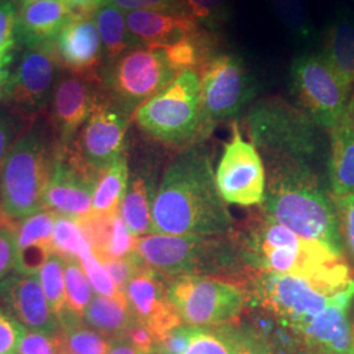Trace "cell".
Instances as JSON below:
<instances>
[{"instance_id":"cell-1","label":"cell","mask_w":354,"mask_h":354,"mask_svg":"<svg viewBox=\"0 0 354 354\" xmlns=\"http://www.w3.org/2000/svg\"><path fill=\"white\" fill-rule=\"evenodd\" d=\"M234 219L203 145L185 149L165 168L152 205L151 234L228 235Z\"/></svg>"},{"instance_id":"cell-2","label":"cell","mask_w":354,"mask_h":354,"mask_svg":"<svg viewBox=\"0 0 354 354\" xmlns=\"http://www.w3.org/2000/svg\"><path fill=\"white\" fill-rule=\"evenodd\" d=\"M266 200L261 212L301 238L344 256L339 215L314 165L294 159L264 160Z\"/></svg>"},{"instance_id":"cell-3","label":"cell","mask_w":354,"mask_h":354,"mask_svg":"<svg viewBox=\"0 0 354 354\" xmlns=\"http://www.w3.org/2000/svg\"><path fill=\"white\" fill-rule=\"evenodd\" d=\"M136 252L146 266L167 277L201 276L247 286L253 270L247 266L238 235H163L138 238Z\"/></svg>"},{"instance_id":"cell-4","label":"cell","mask_w":354,"mask_h":354,"mask_svg":"<svg viewBox=\"0 0 354 354\" xmlns=\"http://www.w3.org/2000/svg\"><path fill=\"white\" fill-rule=\"evenodd\" d=\"M238 236L245 263L253 272L313 279L351 276L345 257L301 238L264 212L253 216L247 231Z\"/></svg>"},{"instance_id":"cell-5","label":"cell","mask_w":354,"mask_h":354,"mask_svg":"<svg viewBox=\"0 0 354 354\" xmlns=\"http://www.w3.org/2000/svg\"><path fill=\"white\" fill-rule=\"evenodd\" d=\"M354 283L352 276L313 279L253 272L245 290L253 304L295 335L322 314L342 291Z\"/></svg>"},{"instance_id":"cell-6","label":"cell","mask_w":354,"mask_h":354,"mask_svg":"<svg viewBox=\"0 0 354 354\" xmlns=\"http://www.w3.org/2000/svg\"><path fill=\"white\" fill-rule=\"evenodd\" d=\"M54 159L46 130L33 122L15 143L0 174V213L13 227L44 209Z\"/></svg>"},{"instance_id":"cell-7","label":"cell","mask_w":354,"mask_h":354,"mask_svg":"<svg viewBox=\"0 0 354 354\" xmlns=\"http://www.w3.org/2000/svg\"><path fill=\"white\" fill-rule=\"evenodd\" d=\"M140 130L160 143L176 149L203 145L212 131L201 109V80L194 70L181 71L158 95L134 112Z\"/></svg>"},{"instance_id":"cell-8","label":"cell","mask_w":354,"mask_h":354,"mask_svg":"<svg viewBox=\"0 0 354 354\" xmlns=\"http://www.w3.org/2000/svg\"><path fill=\"white\" fill-rule=\"evenodd\" d=\"M245 122L251 142L264 160L294 159L314 165L319 127L301 106L279 96L268 97L253 105Z\"/></svg>"},{"instance_id":"cell-9","label":"cell","mask_w":354,"mask_h":354,"mask_svg":"<svg viewBox=\"0 0 354 354\" xmlns=\"http://www.w3.org/2000/svg\"><path fill=\"white\" fill-rule=\"evenodd\" d=\"M177 75L162 48L136 46L102 67L100 80L105 96L131 114Z\"/></svg>"},{"instance_id":"cell-10","label":"cell","mask_w":354,"mask_h":354,"mask_svg":"<svg viewBox=\"0 0 354 354\" xmlns=\"http://www.w3.org/2000/svg\"><path fill=\"white\" fill-rule=\"evenodd\" d=\"M168 297L181 322L192 327L234 324L251 306L239 283L201 276L169 277Z\"/></svg>"},{"instance_id":"cell-11","label":"cell","mask_w":354,"mask_h":354,"mask_svg":"<svg viewBox=\"0 0 354 354\" xmlns=\"http://www.w3.org/2000/svg\"><path fill=\"white\" fill-rule=\"evenodd\" d=\"M290 79L301 108L317 127L329 131L348 113L352 88L322 53H307L295 58Z\"/></svg>"},{"instance_id":"cell-12","label":"cell","mask_w":354,"mask_h":354,"mask_svg":"<svg viewBox=\"0 0 354 354\" xmlns=\"http://www.w3.org/2000/svg\"><path fill=\"white\" fill-rule=\"evenodd\" d=\"M200 80L203 120L210 131L218 122L238 117L256 95L252 73L238 54L221 51L203 67Z\"/></svg>"},{"instance_id":"cell-13","label":"cell","mask_w":354,"mask_h":354,"mask_svg":"<svg viewBox=\"0 0 354 354\" xmlns=\"http://www.w3.org/2000/svg\"><path fill=\"white\" fill-rule=\"evenodd\" d=\"M215 181L222 198L230 205L250 207L263 205L266 200L264 160L252 142L243 140L236 121L216 167Z\"/></svg>"},{"instance_id":"cell-14","label":"cell","mask_w":354,"mask_h":354,"mask_svg":"<svg viewBox=\"0 0 354 354\" xmlns=\"http://www.w3.org/2000/svg\"><path fill=\"white\" fill-rule=\"evenodd\" d=\"M59 70L54 42L26 48L4 84L3 97L7 108L35 118L50 102Z\"/></svg>"},{"instance_id":"cell-15","label":"cell","mask_w":354,"mask_h":354,"mask_svg":"<svg viewBox=\"0 0 354 354\" xmlns=\"http://www.w3.org/2000/svg\"><path fill=\"white\" fill-rule=\"evenodd\" d=\"M127 127L129 114L102 95L88 120L66 150L100 174L124 156Z\"/></svg>"},{"instance_id":"cell-16","label":"cell","mask_w":354,"mask_h":354,"mask_svg":"<svg viewBox=\"0 0 354 354\" xmlns=\"http://www.w3.org/2000/svg\"><path fill=\"white\" fill-rule=\"evenodd\" d=\"M100 174L79 162L68 150H55L44 209L74 221L86 218L92 213L93 192Z\"/></svg>"},{"instance_id":"cell-17","label":"cell","mask_w":354,"mask_h":354,"mask_svg":"<svg viewBox=\"0 0 354 354\" xmlns=\"http://www.w3.org/2000/svg\"><path fill=\"white\" fill-rule=\"evenodd\" d=\"M102 83L88 77L66 74L59 76L50 99L51 127L55 150L70 147L80 127L86 124L102 97Z\"/></svg>"},{"instance_id":"cell-18","label":"cell","mask_w":354,"mask_h":354,"mask_svg":"<svg viewBox=\"0 0 354 354\" xmlns=\"http://www.w3.org/2000/svg\"><path fill=\"white\" fill-rule=\"evenodd\" d=\"M168 279L169 277L145 266L125 289L134 317L151 330L158 342L168 330L183 323L169 301Z\"/></svg>"},{"instance_id":"cell-19","label":"cell","mask_w":354,"mask_h":354,"mask_svg":"<svg viewBox=\"0 0 354 354\" xmlns=\"http://www.w3.org/2000/svg\"><path fill=\"white\" fill-rule=\"evenodd\" d=\"M61 68L100 82L104 50L95 15L74 13L54 39Z\"/></svg>"},{"instance_id":"cell-20","label":"cell","mask_w":354,"mask_h":354,"mask_svg":"<svg viewBox=\"0 0 354 354\" xmlns=\"http://www.w3.org/2000/svg\"><path fill=\"white\" fill-rule=\"evenodd\" d=\"M0 298L23 327L49 336L61 335V323L45 297L38 273H15L0 282Z\"/></svg>"},{"instance_id":"cell-21","label":"cell","mask_w":354,"mask_h":354,"mask_svg":"<svg viewBox=\"0 0 354 354\" xmlns=\"http://www.w3.org/2000/svg\"><path fill=\"white\" fill-rule=\"evenodd\" d=\"M354 299V283L314 317L298 336L326 354H354L353 327L349 308Z\"/></svg>"},{"instance_id":"cell-22","label":"cell","mask_w":354,"mask_h":354,"mask_svg":"<svg viewBox=\"0 0 354 354\" xmlns=\"http://www.w3.org/2000/svg\"><path fill=\"white\" fill-rule=\"evenodd\" d=\"M73 16L74 12L64 0L21 3L17 7L16 38L26 48L54 42Z\"/></svg>"},{"instance_id":"cell-23","label":"cell","mask_w":354,"mask_h":354,"mask_svg":"<svg viewBox=\"0 0 354 354\" xmlns=\"http://www.w3.org/2000/svg\"><path fill=\"white\" fill-rule=\"evenodd\" d=\"M125 15L129 32L140 46H169L200 26L187 12L136 11Z\"/></svg>"},{"instance_id":"cell-24","label":"cell","mask_w":354,"mask_h":354,"mask_svg":"<svg viewBox=\"0 0 354 354\" xmlns=\"http://www.w3.org/2000/svg\"><path fill=\"white\" fill-rule=\"evenodd\" d=\"M328 176L332 198L354 194V124L348 113L329 130Z\"/></svg>"},{"instance_id":"cell-25","label":"cell","mask_w":354,"mask_h":354,"mask_svg":"<svg viewBox=\"0 0 354 354\" xmlns=\"http://www.w3.org/2000/svg\"><path fill=\"white\" fill-rule=\"evenodd\" d=\"M354 88V15L348 11L336 13L322 38L320 51Z\"/></svg>"},{"instance_id":"cell-26","label":"cell","mask_w":354,"mask_h":354,"mask_svg":"<svg viewBox=\"0 0 354 354\" xmlns=\"http://www.w3.org/2000/svg\"><path fill=\"white\" fill-rule=\"evenodd\" d=\"M219 45L218 33L198 26L185 37L162 49L178 74L185 70H194L200 74L203 67L221 53Z\"/></svg>"},{"instance_id":"cell-27","label":"cell","mask_w":354,"mask_h":354,"mask_svg":"<svg viewBox=\"0 0 354 354\" xmlns=\"http://www.w3.org/2000/svg\"><path fill=\"white\" fill-rule=\"evenodd\" d=\"M83 322L111 340L124 339L127 329L137 319L134 317L127 295L102 297L93 294L92 301L83 315Z\"/></svg>"},{"instance_id":"cell-28","label":"cell","mask_w":354,"mask_h":354,"mask_svg":"<svg viewBox=\"0 0 354 354\" xmlns=\"http://www.w3.org/2000/svg\"><path fill=\"white\" fill-rule=\"evenodd\" d=\"M155 194L156 190H153V183L147 177L138 175L129 180L120 214L130 234L136 238L151 234L152 205Z\"/></svg>"},{"instance_id":"cell-29","label":"cell","mask_w":354,"mask_h":354,"mask_svg":"<svg viewBox=\"0 0 354 354\" xmlns=\"http://www.w3.org/2000/svg\"><path fill=\"white\" fill-rule=\"evenodd\" d=\"M129 187V167L127 158L121 156L113 165L105 168L97 178L93 198L92 213L96 214H120L121 203Z\"/></svg>"},{"instance_id":"cell-30","label":"cell","mask_w":354,"mask_h":354,"mask_svg":"<svg viewBox=\"0 0 354 354\" xmlns=\"http://www.w3.org/2000/svg\"><path fill=\"white\" fill-rule=\"evenodd\" d=\"M95 21L102 38L105 59L113 61L137 45L127 24V15L111 4H104L95 13Z\"/></svg>"},{"instance_id":"cell-31","label":"cell","mask_w":354,"mask_h":354,"mask_svg":"<svg viewBox=\"0 0 354 354\" xmlns=\"http://www.w3.org/2000/svg\"><path fill=\"white\" fill-rule=\"evenodd\" d=\"M61 339L64 348L73 354H109L112 340L100 332L83 324V319L64 313L59 317Z\"/></svg>"},{"instance_id":"cell-32","label":"cell","mask_w":354,"mask_h":354,"mask_svg":"<svg viewBox=\"0 0 354 354\" xmlns=\"http://www.w3.org/2000/svg\"><path fill=\"white\" fill-rule=\"evenodd\" d=\"M252 329L279 354H326L317 346L304 342L298 335L281 326L274 317L266 313L253 317Z\"/></svg>"},{"instance_id":"cell-33","label":"cell","mask_w":354,"mask_h":354,"mask_svg":"<svg viewBox=\"0 0 354 354\" xmlns=\"http://www.w3.org/2000/svg\"><path fill=\"white\" fill-rule=\"evenodd\" d=\"M59 215L49 210H39L28 216L17 228V251L38 250L53 253V235Z\"/></svg>"},{"instance_id":"cell-34","label":"cell","mask_w":354,"mask_h":354,"mask_svg":"<svg viewBox=\"0 0 354 354\" xmlns=\"http://www.w3.org/2000/svg\"><path fill=\"white\" fill-rule=\"evenodd\" d=\"M64 277H66V311L64 313L71 314L79 319H83L89 302L93 298V292L79 259L76 257L64 259Z\"/></svg>"},{"instance_id":"cell-35","label":"cell","mask_w":354,"mask_h":354,"mask_svg":"<svg viewBox=\"0 0 354 354\" xmlns=\"http://www.w3.org/2000/svg\"><path fill=\"white\" fill-rule=\"evenodd\" d=\"M39 281L45 297L49 302L53 313L59 317L66 311V277H64V259L53 252L46 259L38 272Z\"/></svg>"},{"instance_id":"cell-36","label":"cell","mask_w":354,"mask_h":354,"mask_svg":"<svg viewBox=\"0 0 354 354\" xmlns=\"http://www.w3.org/2000/svg\"><path fill=\"white\" fill-rule=\"evenodd\" d=\"M272 6L281 24L291 36L308 42L315 36V28L304 0H272Z\"/></svg>"},{"instance_id":"cell-37","label":"cell","mask_w":354,"mask_h":354,"mask_svg":"<svg viewBox=\"0 0 354 354\" xmlns=\"http://www.w3.org/2000/svg\"><path fill=\"white\" fill-rule=\"evenodd\" d=\"M184 354H234L231 327H193Z\"/></svg>"},{"instance_id":"cell-38","label":"cell","mask_w":354,"mask_h":354,"mask_svg":"<svg viewBox=\"0 0 354 354\" xmlns=\"http://www.w3.org/2000/svg\"><path fill=\"white\" fill-rule=\"evenodd\" d=\"M53 250L64 259H80L91 250V247L84 235L82 234L76 221L66 216H58L53 235Z\"/></svg>"},{"instance_id":"cell-39","label":"cell","mask_w":354,"mask_h":354,"mask_svg":"<svg viewBox=\"0 0 354 354\" xmlns=\"http://www.w3.org/2000/svg\"><path fill=\"white\" fill-rule=\"evenodd\" d=\"M183 7L196 23L215 33L230 19L228 0H183Z\"/></svg>"},{"instance_id":"cell-40","label":"cell","mask_w":354,"mask_h":354,"mask_svg":"<svg viewBox=\"0 0 354 354\" xmlns=\"http://www.w3.org/2000/svg\"><path fill=\"white\" fill-rule=\"evenodd\" d=\"M35 118L7 108L0 112V174L15 143L33 125Z\"/></svg>"},{"instance_id":"cell-41","label":"cell","mask_w":354,"mask_h":354,"mask_svg":"<svg viewBox=\"0 0 354 354\" xmlns=\"http://www.w3.org/2000/svg\"><path fill=\"white\" fill-rule=\"evenodd\" d=\"M80 264L83 266L86 276L88 279L92 289L96 294L102 297H120L124 295L122 291L115 286L112 277L106 272L99 259L93 254L92 250L84 253L80 259Z\"/></svg>"},{"instance_id":"cell-42","label":"cell","mask_w":354,"mask_h":354,"mask_svg":"<svg viewBox=\"0 0 354 354\" xmlns=\"http://www.w3.org/2000/svg\"><path fill=\"white\" fill-rule=\"evenodd\" d=\"M16 23L17 7L13 0H0V64L11 62L10 53L17 41Z\"/></svg>"},{"instance_id":"cell-43","label":"cell","mask_w":354,"mask_h":354,"mask_svg":"<svg viewBox=\"0 0 354 354\" xmlns=\"http://www.w3.org/2000/svg\"><path fill=\"white\" fill-rule=\"evenodd\" d=\"M137 241H138V238H136L134 235L130 234L121 214L117 215L114 219L112 238L109 241L106 253L100 263H105L109 260H118V259H124V257L130 256L131 253L136 252Z\"/></svg>"},{"instance_id":"cell-44","label":"cell","mask_w":354,"mask_h":354,"mask_svg":"<svg viewBox=\"0 0 354 354\" xmlns=\"http://www.w3.org/2000/svg\"><path fill=\"white\" fill-rule=\"evenodd\" d=\"M109 276L113 279L115 286L125 294L127 283L133 279L146 263L140 257L137 252L131 253L130 256L118 259V260H109L102 263Z\"/></svg>"},{"instance_id":"cell-45","label":"cell","mask_w":354,"mask_h":354,"mask_svg":"<svg viewBox=\"0 0 354 354\" xmlns=\"http://www.w3.org/2000/svg\"><path fill=\"white\" fill-rule=\"evenodd\" d=\"M26 327L0 308V354H19Z\"/></svg>"},{"instance_id":"cell-46","label":"cell","mask_w":354,"mask_h":354,"mask_svg":"<svg viewBox=\"0 0 354 354\" xmlns=\"http://www.w3.org/2000/svg\"><path fill=\"white\" fill-rule=\"evenodd\" d=\"M62 346L64 344L61 335L49 336L45 333L26 329L19 354H59Z\"/></svg>"},{"instance_id":"cell-47","label":"cell","mask_w":354,"mask_h":354,"mask_svg":"<svg viewBox=\"0 0 354 354\" xmlns=\"http://www.w3.org/2000/svg\"><path fill=\"white\" fill-rule=\"evenodd\" d=\"M332 200L339 215L344 247L354 263V194Z\"/></svg>"},{"instance_id":"cell-48","label":"cell","mask_w":354,"mask_h":354,"mask_svg":"<svg viewBox=\"0 0 354 354\" xmlns=\"http://www.w3.org/2000/svg\"><path fill=\"white\" fill-rule=\"evenodd\" d=\"M105 4H111L125 13L136 11L185 12L183 0H105Z\"/></svg>"},{"instance_id":"cell-49","label":"cell","mask_w":354,"mask_h":354,"mask_svg":"<svg viewBox=\"0 0 354 354\" xmlns=\"http://www.w3.org/2000/svg\"><path fill=\"white\" fill-rule=\"evenodd\" d=\"M17 256V228L0 226V282L15 268Z\"/></svg>"},{"instance_id":"cell-50","label":"cell","mask_w":354,"mask_h":354,"mask_svg":"<svg viewBox=\"0 0 354 354\" xmlns=\"http://www.w3.org/2000/svg\"><path fill=\"white\" fill-rule=\"evenodd\" d=\"M192 328V326L181 323L168 330L158 342L156 354H184L189 342Z\"/></svg>"},{"instance_id":"cell-51","label":"cell","mask_w":354,"mask_h":354,"mask_svg":"<svg viewBox=\"0 0 354 354\" xmlns=\"http://www.w3.org/2000/svg\"><path fill=\"white\" fill-rule=\"evenodd\" d=\"M124 339L138 354H156L158 340L150 329L138 320L127 329Z\"/></svg>"},{"instance_id":"cell-52","label":"cell","mask_w":354,"mask_h":354,"mask_svg":"<svg viewBox=\"0 0 354 354\" xmlns=\"http://www.w3.org/2000/svg\"><path fill=\"white\" fill-rule=\"evenodd\" d=\"M230 327L234 340V354H256L247 326H238L236 323H234L230 324Z\"/></svg>"},{"instance_id":"cell-53","label":"cell","mask_w":354,"mask_h":354,"mask_svg":"<svg viewBox=\"0 0 354 354\" xmlns=\"http://www.w3.org/2000/svg\"><path fill=\"white\" fill-rule=\"evenodd\" d=\"M74 13L95 15L105 4V0H64Z\"/></svg>"},{"instance_id":"cell-54","label":"cell","mask_w":354,"mask_h":354,"mask_svg":"<svg viewBox=\"0 0 354 354\" xmlns=\"http://www.w3.org/2000/svg\"><path fill=\"white\" fill-rule=\"evenodd\" d=\"M247 328L250 330V335H251V340H252L253 349L256 354H279L273 346L266 342V339H263L261 336H259L257 333H254L252 329L250 328L248 324H245Z\"/></svg>"},{"instance_id":"cell-55","label":"cell","mask_w":354,"mask_h":354,"mask_svg":"<svg viewBox=\"0 0 354 354\" xmlns=\"http://www.w3.org/2000/svg\"><path fill=\"white\" fill-rule=\"evenodd\" d=\"M109 354H138L133 346L125 340V339H118V340H112V348Z\"/></svg>"},{"instance_id":"cell-56","label":"cell","mask_w":354,"mask_h":354,"mask_svg":"<svg viewBox=\"0 0 354 354\" xmlns=\"http://www.w3.org/2000/svg\"><path fill=\"white\" fill-rule=\"evenodd\" d=\"M6 66L7 64H0V97H1V93H3V89H4L6 80L8 77V71L6 70Z\"/></svg>"},{"instance_id":"cell-57","label":"cell","mask_w":354,"mask_h":354,"mask_svg":"<svg viewBox=\"0 0 354 354\" xmlns=\"http://www.w3.org/2000/svg\"><path fill=\"white\" fill-rule=\"evenodd\" d=\"M348 114H349V118L352 120V122L354 124V88L352 89V93H351V99H349V105H348Z\"/></svg>"},{"instance_id":"cell-58","label":"cell","mask_w":354,"mask_h":354,"mask_svg":"<svg viewBox=\"0 0 354 354\" xmlns=\"http://www.w3.org/2000/svg\"><path fill=\"white\" fill-rule=\"evenodd\" d=\"M0 219H1V221H3V222H4V223H6V225H7V226H10V227H13V226H11V225H10V223H8V222H7V219H6V218H4V216H3V215H1V213H0ZM13 228H16V227H13Z\"/></svg>"},{"instance_id":"cell-59","label":"cell","mask_w":354,"mask_h":354,"mask_svg":"<svg viewBox=\"0 0 354 354\" xmlns=\"http://www.w3.org/2000/svg\"><path fill=\"white\" fill-rule=\"evenodd\" d=\"M59 354H73L71 352H68L64 346H62V349H61V352H59Z\"/></svg>"},{"instance_id":"cell-60","label":"cell","mask_w":354,"mask_h":354,"mask_svg":"<svg viewBox=\"0 0 354 354\" xmlns=\"http://www.w3.org/2000/svg\"><path fill=\"white\" fill-rule=\"evenodd\" d=\"M20 3H30V1H37V0H19Z\"/></svg>"},{"instance_id":"cell-61","label":"cell","mask_w":354,"mask_h":354,"mask_svg":"<svg viewBox=\"0 0 354 354\" xmlns=\"http://www.w3.org/2000/svg\"><path fill=\"white\" fill-rule=\"evenodd\" d=\"M0 226H7V225H6V223H4V222L0 219ZM8 227H10V226H8Z\"/></svg>"},{"instance_id":"cell-62","label":"cell","mask_w":354,"mask_h":354,"mask_svg":"<svg viewBox=\"0 0 354 354\" xmlns=\"http://www.w3.org/2000/svg\"><path fill=\"white\" fill-rule=\"evenodd\" d=\"M352 327H353V340H354V320H353V326H352Z\"/></svg>"}]
</instances>
